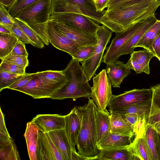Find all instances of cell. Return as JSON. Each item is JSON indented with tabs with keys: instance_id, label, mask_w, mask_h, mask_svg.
I'll use <instances>...</instances> for the list:
<instances>
[{
	"instance_id": "48",
	"label": "cell",
	"mask_w": 160,
	"mask_h": 160,
	"mask_svg": "<svg viewBox=\"0 0 160 160\" xmlns=\"http://www.w3.org/2000/svg\"><path fill=\"white\" fill-rule=\"evenodd\" d=\"M121 115L133 128V126L137 120L139 115L137 114L131 113H127Z\"/></svg>"
},
{
	"instance_id": "26",
	"label": "cell",
	"mask_w": 160,
	"mask_h": 160,
	"mask_svg": "<svg viewBox=\"0 0 160 160\" xmlns=\"http://www.w3.org/2000/svg\"><path fill=\"white\" fill-rule=\"evenodd\" d=\"M34 73L42 82L48 84L65 85L68 81L62 71L49 70Z\"/></svg>"
},
{
	"instance_id": "56",
	"label": "cell",
	"mask_w": 160,
	"mask_h": 160,
	"mask_svg": "<svg viewBox=\"0 0 160 160\" xmlns=\"http://www.w3.org/2000/svg\"><path fill=\"white\" fill-rule=\"evenodd\" d=\"M97 0H93L94 1V2L95 1H96Z\"/></svg>"
},
{
	"instance_id": "19",
	"label": "cell",
	"mask_w": 160,
	"mask_h": 160,
	"mask_svg": "<svg viewBox=\"0 0 160 160\" xmlns=\"http://www.w3.org/2000/svg\"><path fill=\"white\" fill-rule=\"evenodd\" d=\"M64 160H71L72 149L65 128L48 132Z\"/></svg>"
},
{
	"instance_id": "43",
	"label": "cell",
	"mask_w": 160,
	"mask_h": 160,
	"mask_svg": "<svg viewBox=\"0 0 160 160\" xmlns=\"http://www.w3.org/2000/svg\"><path fill=\"white\" fill-rule=\"evenodd\" d=\"M9 30H10L13 35L23 43L25 44L26 43L31 44V42L16 22Z\"/></svg>"
},
{
	"instance_id": "10",
	"label": "cell",
	"mask_w": 160,
	"mask_h": 160,
	"mask_svg": "<svg viewBox=\"0 0 160 160\" xmlns=\"http://www.w3.org/2000/svg\"><path fill=\"white\" fill-rule=\"evenodd\" d=\"M50 19L63 22L74 28L91 33H96L100 26L87 16L77 13H53L51 14Z\"/></svg>"
},
{
	"instance_id": "2",
	"label": "cell",
	"mask_w": 160,
	"mask_h": 160,
	"mask_svg": "<svg viewBox=\"0 0 160 160\" xmlns=\"http://www.w3.org/2000/svg\"><path fill=\"white\" fill-rule=\"evenodd\" d=\"M82 106H75L80 114L81 128L77 147L78 153L83 156L92 158L98 155L97 133L95 120L96 105L92 99Z\"/></svg>"
},
{
	"instance_id": "9",
	"label": "cell",
	"mask_w": 160,
	"mask_h": 160,
	"mask_svg": "<svg viewBox=\"0 0 160 160\" xmlns=\"http://www.w3.org/2000/svg\"><path fill=\"white\" fill-rule=\"evenodd\" d=\"M146 20L140 21L121 32L116 33L110 44L107 48L102 62L107 64L117 60L120 57V52L124 45Z\"/></svg>"
},
{
	"instance_id": "42",
	"label": "cell",
	"mask_w": 160,
	"mask_h": 160,
	"mask_svg": "<svg viewBox=\"0 0 160 160\" xmlns=\"http://www.w3.org/2000/svg\"><path fill=\"white\" fill-rule=\"evenodd\" d=\"M2 60L13 63L25 69L29 64L28 57L24 56L7 57Z\"/></svg>"
},
{
	"instance_id": "54",
	"label": "cell",
	"mask_w": 160,
	"mask_h": 160,
	"mask_svg": "<svg viewBox=\"0 0 160 160\" xmlns=\"http://www.w3.org/2000/svg\"><path fill=\"white\" fill-rule=\"evenodd\" d=\"M157 152L158 160H160V135H158L157 143Z\"/></svg>"
},
{
	"instance_id": "25",
	"label": "cell",
	"mask_w": 160,
	"mask_h": 160,
	"mask_svg": "<svg viewBox=\"0 0 160 160\" xmlns=\"http://www.w3.org/2000/svg\"><path fill=\"white\" fill-rule=\"evenodd\" d=\"M98 160H134V156L126 148L99 150Z\"/></svg>"
},
{
	"instance_id": "6",
	"label": "cell",
	"mask_w": 160,
	"mask_h": 160,
	"mask_svg": "<svg viewBox=\"0 0 160 160\" xmlns=\"http://www.w3.org/2000/svg\"><path fill=\"white\" fill-rule=\"evenodd\" d=\"M52 0H38L21 11L15 18L25 22L30 27L50 19Z\"/></svg>"
},
{
	"instance_id": "44",
	"label": "cell",
	"mask_w": 160,
	"mask_h": 160,
	"mask_svg": "<svg viewBox=\"0 0 160 160\" xmlns=\"http://www.w3.org/2000/svg\"><path fill=\"white\" fill-rule=\"evenodd\" d=\"M32 73H26L22 76L19 78L7 88L15 90L25 86L30 80L32 79Z\"/></svg>"
},
{
	"instance_id": "30",
	"label": "cell",
	"mask_w": 160,
	"mask_h": 160,
	"mask_svg": "<svg viewBox=\"0 0 160 160\" xmlns=\"http://www.w3.org/2000/svg\"><path fill=\"white\" fill-rule=\"evenodd\" d=\"M155 56L154 53L147 49L134 51L130 54V57L134 59L142 68L143 72L147 74L150 73L149 62Z\"/></svg>"
},
{
	"instance_id": "17",
	"label": "cell",
	"mask_w": 160,
	"mask_h": 160,
	"mask_svg": "<svg viewBox=\"0 0 160 160\" xmlns=\"http://www.w3.org/2000/svg\"><path fill=\"white\" fill-rule=\"evenodd\" d=\"M106 72L113 88H120L123 80L131 73L126 63L116 60L106 64Z\"/></svg>"
},
{
	"instance_id": "23",
	"label": "cell",
	"mask_w": 160,
	"mask_h": 160,
	"mask_svg": "<svg viewBox=\"0 0 160 160\" xmlns=\"http://www.w3.org/2000/svg\"><path fill=\"white\" fill-rule=\"evenodd\" d=\"M126 148L134 156L136 159L153 160L144 136L141 138H134Z\"/></svg>"
},
{
	"instance_id": "40",
	"label": "cell",
	"mask_w": 160,
	"mask_h": 160,
	"mask_svg": "<svg viewBox=\"0 0 160 160\" xmlns=\"http://www.w3.org/2000/svg\"><path fill=\"white\" fill-rule=\"evenodd\" d=\"M147 0H109L107 11L130 6Z\"/></svg>"
},
{
	"instance_id": "8",
	"label": "cell",
	"mask_w": 160,
	"mask_h": 160,
	"mask_svg": "<svg viewBox=\"0 0 160 160\" xmlns=\"http://www.w3.org/2000/svg\"><path fill=\"white\" fill-rule=\"evenodd\" d=\"M152 90L134 89L118 95H113L108 106L110 113L128 106L151 101Z\"/></svg>"
},
{
	"instance_id": "14",
	"label": "cell",
	"mask_w": 160,
	"mask_h": 160,
	"mask_svg": "<svg viewBox=\"0 0 160 160\" xmlns=\"http://www.w3.org/2000/svg\"><path fill=\"white\" fill-rule=\"evenodd\" d=\"M37 160H64L48 133L39 130L37 151Z\"/></svg>"
},
{
	"instance_id": "51",
	"label": "cell",
	"mask_w": 160,
	"mask_h": 160,
	"mask_svg": "<svg viewBox=\"0 0 160 160\" xmlns=\"http://www.w3.org/2000/svg\"><path fill=\"white\" fill-rule=\"evenodd\" d=\"M16 0H0V3L2 4L7 9L11 7Z\"/></svg>"
},
{
	"instance_id": "27",
	"label": "cell",
	"mask_w": 160,
	"mask_h": 160,
	"mask_svg": "<svg viewBox=\"0 0 160 160\" xmlns=\"http://www.w3.org/2000/svg\"><path fill=\"white\" fill-rule=\"evenodd\" d=\"M160 33V20H158L143 35L136 44L135 47H141L147 49L154 54L152 46L154 41Z\"/></svg>"
},
{
	"instance_id": "15",
	"label": "cell",
	"mask_w": 160,
	"mask_h": 160,
	"mask_svg": "<svg viewBox=\"0 0 160 160\" xmlns=\"http://www.w3.org/2000/svg\"><path fill=\"white\" fill-rule=\"evenodd\" d=\"M39 130L48 133L50 131L65 128V115L58 114H40L31 121Z\"/></svg>"
},
{
	"instance_id": "1",
	"label": "cell",
	"mask_w": 160,
	"mask_h": 160,
	"mask_svg": "<svg viewBox=\"0 0 160 160\" xmlns=\"http://www.w3.org/2000/svg\"><path fill=\"white\" fill-rule=\"evenodd\" d=\"M160 0H147L106 12L101 18L102 24L112 32H121L131 26L155 15Z\"/></svg>"
},
{
	"instance_id": "29",
	"label": "cell",
	"mask_w": 160,
	"mask_h": 160,
	"mask_svg": "<svg viewBox=\"0 0 160 160\" xmlns=\"http://www.w3.org/2000/svg\"><path fill=\"white\" fill-rule=\"evenodd\" d=\"M20 160L19 153L13 140H0V160Z\"/></svg>"
},
{
	"instance_id": "34",
	"label": "cell",
	"mask_w": 160,
	"mask_h": 160,
	"mask_svg": "<svg viewBox=\"0 0 160 160\" xmlns=\"http://www.w3.org/2000/svg\"><path fill=\"white\" fill-rule=\"evenodd\" d=\"M158 135L151 125L148 126L144 137L152 154L153 160H158L157 143Z\"/></svg>"
},
{
	"instance_id": "22",
	"label": "cell",
	"mask_w": 160,
	"mask_h": 160,
	"mask_svg": "<svg viewBox=\"0 0 160 160\" xmlns=\"http://www.w3.org/2000/svg\"><path fill=\"white\" fill-rule=\"evenodd\" d=\"M95 120L97 133V143L111 132L110 113L96 108Z\"/></svg>"
},
{
	"instance_id": "16",
	"label": "cell",
	"mask_w": 160,
	"mask_h": 160,
	"mask_svg": "<svg viewBox=\"0 0 160 160\" xmlns=\"http://www.w3.org/2000/svg\"><path fill=\"white\" fill-rule=\"evenodd\" d=\"M65 129L72 150L76 151L78 138L81 128V119L79 113L75 107L65 115Z\"/></svg>"
},
{
	"instance_id": "41",
	"label": "cell",
	"mask_w": 160,
	"mask_h": 160,
	"mask_svg": "<svg viewBox=\"0 0 160 160\" xmlns=\"http://www.w3.org/2000/svg\"><path fill=\"white\" fill-rule=\"evenodd\" d=\"M25 69L13 63L2 60L0 65V71L19 74H25Z\"/></svg>"
},
{
	"instance_id": "38",
	"label": "cell",
	"mask_w": 160,
	"mask_h": 160,
	"mask_svg": "<svg viewBox=\"0 0 160 160\" xmlns=\"http://www.w3.org/2000/svg\"><path fill=\"white\" fill-rule=\"evenodd\" d=\"M96 46V45L81 47L76 53L71 56L72 58L80 62L85 61L92 55Z\"/></svg>"
},
{
	"instance_id": "50",
	"label": "cell",
	"mask_w": 160,
	"mask_h": 160,
	"mask_svg": "<svg viewBox=\"0 0 160 160\" xmlns=\"http://www.w3.org/2000/svg\"><path fill=\"white\" fill-rule=\"evenodd\" d=\"M109 0H97L94 1L96 10L101 12L107 8V5Z\"/></svg>"
},
{
	"instance_id": "55",
	"label": "cell",
	"mask_w": 160,
	"mask_h": 160,
	"mask_svg": "<svg viewBox=\"0 0 160 160\" xmlns=\"http://www.w3.org/2000/svg\"><path fill=\"white\" fill-rule=\"evenodd\" d=\"M159 61H160V58H159Z\"/></svg>"
},
{
	"instance_id": "18",
	"label": "cell",
	"mask_w": 160,
	"mask_h": 160,
	"mask_svg": "<svg viewBox=\"0 0 160 160\" xmlns=\"http://www.w3.org/2000/svg\"><path fill=\"white\" fill-rule=\"evenodd\" d=\"M129 136L111 132L97 143L98 148L100 150L126 148L131 142Z\"/></svg>"
},
{
	"instance_id": "45",
	"label": "cell",
	"mask_w": 160,
	"mask_h": 160,
	"mask_svg": "<svg viewBox=\"0 0 160 160\" xmlns=\"http://www.w3.org/2000/svg\"><path fill=\"white\" fill-rule=\"evenodd\" d=\"M28 55L25 44L19 40L11 52L6 57L12 56H24L28 57Z\"/></svg>"
},
{
	"instance_id": "46",
	"label": "cell",
	"mask_w": 160,
	"mask_h": 160,
	"mask_svg": "<svg viewBox=\"0 0 160 160\" xmlns=\"http://www.w3.org/2000/svg\"><path fill=\"white\" fill-rule=\"evenodd\" d=\"M126 64L130 69L133 70L137 73H141L143 72V69L141 66L131 57Z\"/></svg>"
},
{
	"instance_id": "28",
	"label": "cell",
	"mask_w": 160,
	"mask_h": 160,
	"mask_svg": "<svg viewBox=\"0 0 160 160\" xmlns=\"http://www.w3.org/2000/svg\"><path fill=\"white\" fill-rule=\"evenodd\" d=\"M151 88L152 96L148 126L160 120V84Z\"/></svg>"
},
{
	"instance_id": "53",
	"label": "cell",
	"mask_w": 160,
	"mask_h": 160,
	"mask_svg": "<svg viewBox=\"0 0 160 160\" xmlns=\"http://www.w3.org/2000/svg\"><path fill=\"white\" fill-rule=\"evenodd\" d=\"M0 34H12L10 30L1 25H0Z\"/></svg>"
},
{
	"instance_id": "4",
	"label": "cell",
	"mask_w": 160,
	"mask_h": 160,
	"mask_svg": "<svg viewBox=\"0 0 160 160\" xmlns=\"http://www.w3.org/2000/svg\"><path fill=\"white\" fill-rule=\"evenodd\" d=\"M78 6L83 15L102 24L100 19L106 10L97 12L93 0H52L51 13H76Z\"/></svg>"
},
{
	"instance_id": "11",
	"label": "cell",
	"mask_w": 160,
	"mask_h": 160,
	"mask_svg": "<svg viewBox=\"0 0 160 160\" xmlns=\"http://www.w3.org/2000/svg\"><path fill=\"white\" fill-rule=\"evenodd\" d=\"M49 21L58 31L81 47L95 45L98 43V38L96 33L84 32L60 21L52 19Z\"/></svg>"
},
{
	"instance_id": "5",
	"label": "cell",
	"mask_w": 160,
	"mask_h": 160,
	"mask_svg": "<svg viewBox=\"0 0 160 160\" xmlns=\"http://www.w3.org/2000/svg\"><path fill=\"white\" fill-rule=\"evenodd\" d=\"M112 32L105 25L100 26L96 32L98 41L92 54L89 58L81 62V67L89 81L94 76L101 64L104 51Z\"/></svg>"
},
{
	"instance_id": "12",
	"label": "cell",
	"mask_w": 160,
	"mask_h": 160,
	"mask_svg": "<svg viewBox=\"0 0 160 160\" xmlns=\"http://www.w3.org/2000/svg\"><path fill=\"white\" fill-rule=\"evenodd\" d=\"M41 24L49 43L56 48L66 52L71 56L81 47L56 30L49 20Z\"/></svg>"
},
{
	"instance_id": "35",
	"label": "cell",
	"mask_w": 160,
	"mask_h": 160,
	"mask_svg": "<svg viewBox=\"0 0 160 160\" xmlns=\"http://www.w3.org/2000/svg\"><path fill=\"white\" fill-rule=\"evenodd\" d=\"M149 116L146 114L139 115L137 120L133 126V131L135 135L134 138L142 137L148 127Z\"/></svg>"
},
{
	"instance_id": "47",
	"label": "cell",
	"mask_w": 160,
	"mask_h": 160,
	"mask_svg": "<svg viewBox=\"0 0 160 160\" xmlns=\"http://www.w3.org/2000/svg\"><path fill=\"white\" fill-rule=\"evenodd\" d=\"M152 46L155 57L159 59L160 57V33L154 41Z\"/></svg>"
},
{
	"instance_id": "33",
	"label": "cell",
	"mask_w": 160,
	"mask_h": 160,
	"mask_svg": "<svg viewBox=\"0 0 160 160\" xmlns=\"http://www.w3.org/2000/svg\"><path fill=\"white\" fill-rule=\"evenodd\" d=\"M15 18L17 24L29 39L31 45L39 48L42 49L44 47L45 44L43 41L31 28L21 20Z\"/></svg>"
},
{
	"instance_id": "37",
	"label": "cell",
	"mask_w": 160,
	"mask_h": 160,
	"mask_svg": "<svg viewBox=\"0 0 160 160\" xmlns=\"http://www.w3.org/2000/svg\"><path fill=\"white\" fill-rule=\"evenodd\" d=\"M16 22L15 18L10 15L6 8L0 3V25L9 29Z\"/></svg>"
},
{
	"instance_id": "20",
	"label": "cell",
	"mask_w": 160,
	"mask_h": 160,
	"mask_svg": "<svg viewBox=\"0 0 160 160\" xmlns=\"http://www.w3.org/2000/svg\"><path fill=\"white\" fill-rule=\"evenodd\" d=\"M155 15L148 18L144 23L126 42L121 50L120 56L131 54L134 51L135 46L145 33L157 21Z\"/></svg>"
},
{
	"instance_id": "13",
	"label": "cell",
	"mask_w": 160,
	"mask_h": 160,
	"mask_svg": "<svg viewBox=\"0 0 160 160\" xmlns=\"http://www.w3.org/2000/svg\"><path fill=\"white\" fill-rule=\"evenodd\" d=\"M33 78L24 86L15 90L31 96L34 99L49 98L64 85H50L42 82L38 77L32 73Z\"/></svg>"
},
{
	"instance_id": "24",
	"label": "cell",
	"mask_w": 160,
	"mask_h": 160,
	"mask_svg": "<svg viewBox=\"0 0 160 160\" xmlns=\"http://www.w3.org/2000/svg\"><path fill=\"white\" fill-rule=\"evenodd\" d=\"M111 132L130 137L134 135L133 128L121 115L110 113Z\"/></svg>"
},
{
	"instance_id": "52",
	"label": "cell",
	"mask_w": 160,
	"mask_h": 160,
	"mask_svg": "<svg viewBox=\"0 0 160 160\" xmlns=\"http://www.w3.org/2000/svg\"><path fill=\"white\" fill-rule=\"evenodd\" d=\"M151 126L160 135V120Z\"/></svg>"
},
{
	"instance_id": "32",
	"label": "cell",
	"mask_w": 160,
	"mask_h": 160,
	"mask_svg": "<svg viewBox=\"0 0 160 160\" xmlns=\"http://www.w3.org/2000/svg\"><path fill=\"white\" fill-rule=\"evenodd\" d=\"M151 103V101H150L146 102L131 105L118 109L112 112L121 115L131 113L141 115L145 114L149 116Z\"/></svg>"
},
{
	"instance_id": "49",
	"label": "cell",
	"mask_w": 160,
	"mask_h": 160,
	"mask_svg": "<svg viewBox=\"0 0 160 160\" xmlns=\"http://www.w3.org/2000/svg\"><path fill=\"white\" fill-rule=\"evenodd\" d=\"M0 133L10 136L6 128L4 119V115L0 108Z\"/></svg>"
},
{
	"instance_id": "21",
	"label": "cell",
	"mask_w": 160,
	"mask_h": 160,
	"mask_svg": "<svg viewBox=\"0 0 160 160\" xmlns=\"http://www.w3.org/2000/svg\"><path fill=\"white\" fill-rule=\"evenodd\" d=\"M39 129L31 121L27 124L24 136L26 139L30 159L37 160V151L38 144Z\"/></svg>"
},
{
	"instance_id": "39",
	"label": "cell",
	"mask_w": 160,
	"mask_h": 160,
	"mask_svg": "<svg viewBox=\"0 0 160 160\" xmlns=\"http://www.w3.org/2000/svg\"><path fill=\"white\" fill-rule=\"evenodd\" d=\"M38 0H16L14 3L7 9L10 15L15 18L23 9Z\"/></svg>"
},
{
	"instance_id": "31",
	"label": "cell",
	"mask_w": 160,
	"mask_h": 160,
	"mask_svg": "<svg viewBox=\"0 0 160 160\" xmlns=\"http://www.w3.org/2000/svg\"><path fill=\"white\" fill-rule=\"evenodd\" d=\"M18 41L12 34H0V58L1 60L11 52Z\"/></svg>"
},
{
	"instance_id": "7",
	"label": "cell",
	"mask_w": 160,
	"mask_h": 160,
	"mask_svg": "<svg viewBox=\"0 0 160 160\" xmlns=\"http://www.w3.org/2000/svg\"><path fill=\"white\" fill-rule=\"evenodd\" d=\"M91 98L98 108L104 110L109 105L113 95L112 84L105 69H103L92 79Z\"/></svg>"
},
{
	"instance_id": "36",
	"label": "cell",
	"mask_w": 160,
	"mask_h": 160,
	"mask_svg": "<svg viewBox=\"0 0 160 160\" xmlns=\"http://www.w3.org/2000/svg\"><path fill=\"white\" fill-rule=\"evenodd\" d=\"M25 74H16L0 71V92L4 89L7 88L18 78Z\"/></svg>"
},
{
	"instance_id": "3",
	"label": "cell",
	"mask_w": 160,
	"mask_h": 160,
	"mask_svg": "<svg viewBox=\"0 0 160 160\" xmlns=\"http://www.w3.org/2000/svg\"><path fill=\"white\" fill-rule=\"evenodd\" d=\"M79 62L72 58L70 61L66 68L62 70L68 81L49 98L60 100L72 98L75 101L80 98L88 99L91 97L92 87Z\"/></svg>"
}]
</instances>
